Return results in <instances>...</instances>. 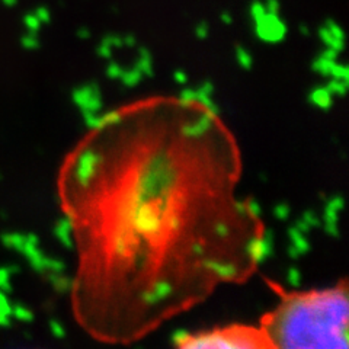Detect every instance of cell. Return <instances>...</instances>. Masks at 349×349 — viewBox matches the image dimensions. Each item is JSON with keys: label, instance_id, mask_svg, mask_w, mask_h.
I'll return each mask as SVG.
<instances>
[{"label": "cell", "instance_id": "obj_25", "mask_svg": "<svg viewBox=\"0 0 349 349\" xmlns=\"http://www.w3.org/2000/svg\"><path fill=\"white\" fill-rule=\"evenodd\" d=\"M143 79H144V76L141 74V71L136 66H133L130 69L123 70V73H121V76H120L118 80L127 89H134V87H137L143 82Z\"/></svg>", "mask_w": 349, "mask_h": 349}, {"label": "cell", "instance_id": "obj_18", "mask_svg": "<svg viewBox=\"0 0 349 349\" xmlns=\"http://www.w3.org/2000/svg\"><path fill=\"white\" fill-rule=\"evenodd\" d=\"M339 53L332 50V48H324L319 56L316 57L311 63V70L317 73L321 77H330V71L333 69L335 63L337 61Z\"/></svg>", "mask_w": 349, "mask_h": 349}, {"label": "cell", "instance_id": "obj_7", "mask_svg": "<svg viewBox=\"0 0 349 349\" xmlns=\"http://www.w3.org/2000/svg\"><path fill=\"white\" fill-rule=\"evenodd\" d=\"M246 255L252 264L262 265L272 258L275 251V233L272 228H266L262 236H253L245 246Z\"/></svg>", "mask_w": 349, "mask_h": 349}, {"label": "cell", "instance_id": "obj_52", "mask_svg": "<svg viewBox=\"0 0 349 349\" xmlns=\"http://www.w3.org/2000/svg\"><path fill=\"white\" fill-rule=\"evenodd\" d=\"M123 44H124V47H136L137 45V40H136V37L134 35H126L124 38H123Z\"/></svg>", "mask_w": 349, "mask_h": 349}, {"label": "cell", "instance_id": "obj_36", "mask_svg": "<svg viewBox=\"0 0 349 349\" xmlns=\"http://www.w3.org/2000/svg\"><path fill=\"white\" fill-rule=\"evenodd\" d=\"M272 214L278 221H287L291 217V207L287 202H279L274 207Z\"/></svg>", "mask_w": 349, "mask_h": 349}, {"label": "cell", "instance_id": "obj_24", "mask_svg": "<svg viewBox=\"0 0 349 349\" xmlns=\"http://www.w3.org/2000/svg\"><path fill=\"white\" fill-rule=\"evenodd\" d=\"M319 37H320L321 42L324 44L326 48H332V50H335L337 53H340V51L343 50V47H345V42H343L345 40L337 38L335 34L327 28L326 25H323V27L319 29Z\"/></svg>", "mask_w": 349, "mask_h": 349}, {"label": "cell", "instance_id": "obj_8", "mask_svg": "<svg viewBox=\"0 0 349 349\" xmlns=\"http://www.w3.org/2000/svg\"><path fill=\"white\" fill-rule=\"evenodd\" d=\"M253 22H255L256 37L264 42L277 44V42L282 41L287 35V27L278 16V14L265 12Z\"/></svg>", "mask_w": 349, "mask_h": 349}, {"label": "cell", "instance_id": "obj_37", "mask_svg": "<svg viewBox=\"0 0 349 349\" xmlns=\"http://www.w3.org/2000/svg\"><path fill=\"white\" fill-rule=\"evenodd\" d=\"M66 262L60 258H54V256H48L47 261V274H58V272H66Z\"/></svg>", "mask_w": 349, "mask_h": 349}, {"label": "cell", "instance_id": "obj_20", "mask_svg": "<svg viewBox=\"0 0 349 349\" xmlns=\"http://www.w3.org/2000/svg\"><path fill=\"white\" fill-rule=\"evenodd\" d=\"M47 282L51 285V288L60 295H66L70 294L74 290V279L66 275L64 272H58V274H45Z\"/></svg>", "mask_w": 349, "mask_h": 349}, {"label": "cell", "instance_id": "obj_30", "mask_svg": "<svg viewBox=\"0 0 349 349\" xmlns=\"http://www.w3.org/2000/svg\"><path fill=\"white\" fill-rule=\"evenodd\" d=\"M285 282L293 290L300 288L303 284V272L297 266H290L285 272Z\"/></svg>", "mask_w": 349, "mask_h": 349}, {"label": "cell", "instance_id": "obj_47", "mask_svg": "<svg viewBox=\"0 0 349 349\" xmlns=\"http://www.w3.org/2000/svg\"><path fill=\"white\" fill-rule=\"evenodd\" d=\"M265 12H266L265 5H262V3H259V2H255V3L252 5L251 16L253 21H256L258 18H261V16L265 14Z\"/></svg>", "mask_w": 349, "mask_h": 349}, {"label": "cell", "instance_id": "obj_42", "mask_svg": "<svg viewBox=\"0 0 349 349\" xmlns=\"http://www.w3.org/2000/svg\"><path fill=\"white\" fill-rule=\"evenodd\" d=\"M0 313L8 314V316L12 314V301L9 300V294L3 293V291H0Z\"/></svg>", "mask_w": 349, "mask_h": 349}, {"label": "cell", "instance_id": "obj_10", "mask_svg": "<svg viewBox=\"0 0 349 349\" xmlns=\"http://www.w3.org/2000/svg\"><path fill=\"white\" fill-rule=\"evenodd\" d=\"M324 208L321 214V227L326 236L332 239L340 238V228H339V218L345 208V199L340 194L332 195L324 199Z\"/></svg>", "mask_w": 349, "mask_h": 349}, {"label": "cell", "instance_id": "obj_50", "mask_svg": "<svg viewBox=\"0 0 349 349\" xmlns=\"http://www.w3.org/2000/svg\"><path fill=\"white\" fill-rule=\"evenodd\" d=\"M233 207H235L236 214L242 215V217H245V215H246V201L238 199V201H235V202H233Z\"/></svg>", "mask_w": 349, "mask_h": 349}, {"label": "cell", "instance_id": "obj_45", "mask_svg": "<svg viewBox=\"0 0 349 349\" xmlns=\"http://www.w3.org/2000/svg\"><path fill=\"white\" fill-rule=\"evenodd\" d=\"M172 77H173V80L179 84V86H186L188 82H189V76H188V73L182 69L175 70V71H173V74H172Z\"/></svg>", "mask_w": 349, "mask_h": 349}, {"label": "cell", "instance_id": "obj_46", "mask_svg": "<svg viewBox=\"0 0 349 349\" xmlns=\"http://www.w3.org/2000/svg\"><path fill=\"white\" fill-rule=\"evenodd\" d=\"M25 25H27V28L31 32H37L40 29V27H41V22H40V19L35 15H28L25 18Z\"/></svg>", "mask_w": 349, "mask_h": 349}, {"label": "cell", "instance_id": "obj_48", "mask_svg": "<svg viewBox=\"0 0 349 349\" xmlns=\"http://www.w3.org/2000/svg\"><path fill=\"white\" fill-rule=\"evenodd\" d=\"M209 35V27L205 22L198 24L195 28V37L198 40H205Z\"/></svg>", "mask_w": 349, "mask_h": 349}, {"label": "cell", "instance_id": "obj_51", "mask_svg": "<svg viewBox=\"0 0 349 349\" xmlns=\"http://www.w3.org/2000/svg\"><path fill=\"white\" fill-rule=\"evenodd\" d=\"M12 326V317L0 313V329H9Z\"/></svg>", "mask_w": 349, "mask_h": 349}, {"label": "cell", "instance_id": "obj_13", "mask_svg": "<svg viewBox=\"0 0 349 349\" xmlns=\"http://www.w3.org/2000/svg\"><path fill=\"white\" fill-rule=\"evenodd\" d=\"M84 127L90 131H102L112 126H118L123 121V113L117 109H109L96 113H82Z\"/></svg>", "mask_w": 349, "mask_h": 349}, {"label": "cell", "instance_id": "obj_19", "mask_svg": "<svg viewBox=\"0 0 349 349\" xmlns=\"http://www.w3.org/2000/svg\"><path fill=\"white\" fill-rule=\"evenodd\" d=\"M333 99L335 98L332 96V93L327 90V87H326L324 84H323V86H316V87H313L307 95L308 103H310L313 108H316V109L323 112H327L332 109V106H333Z\"/></svg>", "mask_w": 349, "mask_h": 349}, {"label": "cell", "instance_id": "obj_58", "mask_svg": "<svg viewBox=\"0 0 349 349\" xmlns=\"http://www.w3.org/2000/svg\"><path fill=\"white\" fill-rule=\"evenodd\" d=\"M24 337H25L27 340H32V335H31L29 332H24Z\"/></svg>", "mask_w": 349, "mask_h": 349}, {"label": "cell", "instance_id": "obj_44", "mask_svg": "<svg viewBox=\"0 0 349 349\" xmlns=\"http://www.w3.org/2000/svg\"><path fill=\"white\" fill-rule=\"evenodd\" d=\"M214 233H215V236L220 239H225L230 236V225L227 223H224V221H218V223H215V225H214Z\"/></svg>", "mask_w": 349, "mask_h": 349}, {"label": "cell", "instance_id": "obj_22", "mask_svg": "<svg viewBox=\"0 0 349 349\" xmlns=\"http://www.w3.org/2000/svg\"><path fill=\"white\" fill-rule=\"evenodd\" d=\"M27 235L21 231H5L0 235V242L6 249H11L15 252H21L24 243H25Z\"/></svg>", "mask_w": 349, "mask_h": 349}, {"label": "cell", "instance_id": "obj_2", "mask_svg": "<svg viewBox=\"0 0 349 349\" xmlns=\"http://www.w3.org/2000/svg\"><path fill=\"white\" fill-rule=\"evenodd\" d=\"M173 211H176L173 195L147 199L128 189L115 205L118 224L139 233L147 242H160L165 238V220Z\"/></svg>", "mask_w": 349, "mask_h": 349}, {"label": "cell", "instance_id": "obj_4", "mask_svg": "<svg viewBox=\"0 0 349 349\" xmlns=\"http://www.w3.org/2000/svg\"><path fill=\"white\" fill-rule=\"evenodd\" d=\"M259 346L253 336L239 330H215L191 335L185 349H246Z\"/></svg>", "mask_w": 349, "mask_h": 349}, {"label": "cell", "instance_id": "obj_31", "mask_svg": "<svg viewBox=\"0 0 349 349\" xmlns=\"http://www.w3.org/2000/svg\"><path fill=\"white\" fill-rule=\"evenodd\" d=\"M191 335H192V333H191L189 330H186V329H183V327H179V329H176V330H173V332L170 333V343H172L173 346H176V348H183L185 343L189 340Z\"/></svg>", "mask_w": 349, "mask_h": 349}, {"label": "cell", "instance_id": "obj_1", "mask_svg": "<svg viewBox=\"0 0 349 349\" xmlns=\"http://www.w3.org/2000/svg\"><path fill=\"white\" fill-rule=\"evenodd\" d=\"M348 294L329 288L290 297L269 326L281 348H348Z\"/></svg>", "mask_w": 349, "mask_h": 349}, {"label": "cell", "instance_id": "obj_14", "mask_svg": "<svg viewBox=\"0 0 349 349\" xmlns=\"http://www.w3.org/2000/svg\"><path fill=\"white\" fill-rule=\"evenodd\" d=\"M215 121H217V117L214 113L204 111L202 113H199L195 120L185 123L181 128V134L185 139H199L205 136L208 131H211Z\"/></svg>", "mask_w": 349, "mask_h": 349}, {"label": "cell", "instance_id": "obj_43", "mask_svg": "<svg viewBox=\"0 0 349 349\" xmlns=\"http://www.w3.org/2000/svg\"><path fill=\"white\" fill-rule=\"evenodd\" d=\"M21 42H22V47H24L25 50H37V48L40 47V41H38L35 32H31L28 35H25Z\"/></svg>", "mask_w": 349, "mask_h": 349}, {"label": "cell", "instance_id": "obj_56", "mask_svg": "<svg viewBox=\"0 0 349 349\" xmlns=\"http://www.w3.org/2000/svg\"><path fill=\"white\" fill-rule=\"evenodd\" d=\"M221 19L224 21V24H227V25H230V24L233 22V18H231V16H230L228 14L221 15Z\"/></svg>", "mask_w": 349, "mask_h": 349}, {"label": "cell", "instance_id": "obj_49", "mask_svg": "<svg viewBox=\"0 0 349 349\" xmlns=\"http://www.w3.org/2000/svg\"><path fill=\"white\" fill-rule=\"evenodd\" d=\"M294 227L297 228V230H300L301 233H304V235H308L310 231H311V228L308 227V224L300 217V218H297L295 220V223H294Z\"/></svg>", "mask_w": 349, "mask_h": 349}, {"label": "cell", "instance_id": "obj_39", "mask_svg": "<svg viewBox=\"0 0 349 349\" xmlns=\"http://www.w3.org/2000/svg\"><path fill=\"white\" fill-rule=\"evenodd\" d=\"M123 70H124V67H123L120 63H117V61H109L108 66L105 67V74H106V77H108L109 80H118L120 76H121V73H123Z\"/></svg>", "mask_w": 349, "mask_h": 349}, {"label": "cell", "instance_id": "obj_3", "mask_svg": "<svg viewBox=\"0 0 349 349\" xmlns=\"http://www.w3.org/2000/svg\"><path fill=\"white\" fill-rule=\"evenodd\" d=\"M181 181V168L168 150L150 153L136 170L128 191L147 199L173 195Z\"/></svg>", "mask_w": 349, "mask_h": 349}, {"label": "cell", "instance_id": "obj_54", "mask_svg": "<svg viewBox=\"0 0 349 349\" xmlns=\"http://www.w3.org/2000/svg\"><path fill=\"white\" fill-rule=\"evenodd\" d=\"M192 252H194L195 256H202L204 255V246L199 245V243H194L192 245Z\"/></svg>", "mask_w": 349, "mask_h": 349}, {"label": "cell", "instance_id": "obj_59", "mask_svg": "<svg viewBox=\"0 0 349 349\" xmlns=\"http://www.w3.org/2000/svg\"><path fill=\"white\" fill-rule=\"evenodd\" d=\"M301 32H304V35H308V29L306 27H301Z\"/></svg>", "mask_w": 349, "mask_h": 349}, {"label": "cell", "instance_id": "obj_60", "mask_svg": "<svg viewBox=\"0 0 349 349\" xmlns=\"http://www.w3.org/2000/svg\"><path fill=\"white\" fill-rule=\"evenodd\" d=\"M2 179H3V175H2V172H0V182H2Z\"/></svg>", "mask_w": 349, "mask_h": 349}, {"label": "cell", "instance_id": "obj_27", "mask_svg": "<svg viewBox=\"0 0 349 349\" xmlns=\"http://www.w3.org/2000/svg\"><path fill=\"white\" fill-rule=\"evenodd\" d=\"M12 319L15 320L21 321V323H32L35 320V313L28 307L25 306L24 303H14L12 304Z\"/></svg>", "mask_w": 349, "mask_h": 349}, {"label": "cell", "instance_id": "obj_17", "mask_svg": "<svg viewBox=\"0 0 349 349\" xmlns=\"http://www.w3.org/2000/svg\"><path fill=\"white\" fill-rule=\"evenodd\" d=\"M287 236H288V246H287V255L291 261H297L300 259L301 256L307 255L310 249H311V245H310V240H308L307 235L301 233L300 230H297L295 227H290L288 231H287Z\"/></svg>", "mask_w": 349, "mask_h": 349}, {"label": "cell", "instance_id": "obj_28", "mask_svg": "<svg viewBox=\"0 0 349 349\" xmlns=\"http://www.w3.org/2000/svg\"><path fill=\"white\" fill-rule=\"evenodd\" d=\"M327 87V90L332 93L333 98H343L348 92L349 82L346 80H339L335 77H329V82H326L324 84Z\"/></svg>", "mask_w": 349, "mask_h": 349}, {"label": "cell", "instance_id": "obj_33", "mask_svg": "<svg viewBox=\"0 0 349 349\" xmlns=\"http://www.w3.org/2000/svg\"><path fill=\"white\" fill-rule=\"evenodd\" d=\"M195 89L183 86V89H182L181 92H179V95H178V102H179L181 106L188 108V106H191V105L195 103Z\"/></svg>", "mask_w": 349, "mask_h": 349}, {"label": "cell", "instance_id": "obj_35", "mask_svg": "<svg viewBox=\"0 0 349 349\" xmlns=\"http://www.w3.org/2000/svg\"><path fill=\"white\" fill-rule=\"evenodd\" d=\"M182 228V217L181 214L178 211H173L172 214H169L168 218L165 220V230H169V231H179Z\"/></svg>", "mask_w": 349, "mask_h": 349}, {"label": "cell", "instance_id": "obj_41", "mask_svg": "<svg viewBox=\"0 0 349 349\" xmlns=\"http://www.w3.org/2000/svg\"><path fill=\"white\" fill-rule=\"evenodd\" d=\"M112 48L111 45L105 40L99 42V45L96 47V54H98L99 58H103V60H111L112 58Z\"/></svg>", "mask_w": 349, "mask_h": 349}, {"label": "cell", "instance_id": "obj_15", "mask_svg": "<svg viewBox=\"0 0 349 349\" xmlns=\"http://www.w3.org/2000/svg\"><path fill=\"white\" fill-rule=\"evenodd\" d=\"M53 235L56 240L67 251H73L76 246L74 242V218L70 214H64L58 217L54 227H53Z\"/></svg>", "mask_w": 349, "mask_h": 349}, {"label": "cell", "instance_id": "obj_53", "mask_svg": "<svg viewBox=\"0 0 349 349\" xmlns=\"http://www.w3.org/2000/svg\"><path fill=\"white\" fill-rule=\"evenodd\" d=\"M35 16L40 19V22H48V21H50V14H48V11H45V9H40Z\"/></svg>", "mask_w": 349, "mask_h": 349}, {"label": "cell", "instance_id": "obj_38", "mask_svg": "<svg viewBox=\"0 0 349 349\" xmlns=\"http://www.w3.org/2000/svg\"><path fill=\"white\" fill-rule=\"evenodd\" d=\"M301 218L308 224V227H310L311 230L321 227L320 215H319L317 212H314V209H306V211L301 214Z\"/></svg>", "mask_w": 349, "mask_h": 349}, {"label": "cell", "instance_id": "obj_11", "mask_svg": "<svg viewBox=\"0 0 349 349\" xmlns=\"http://www.w3.org/2000/svg\"><path fill=\"white\" fill-rule=\"evenodd\" d=\"M31 266V269L40 275L47 274V261L48 256L40 248V238L35 233H27L25 243L19 252Z\"/></svg>", "mask_w": 349, "mask_h": 349}, {"label": "cell", "instance_id": "obj_32", "mask_svg": "<svg viewBox=\"0 0 349 349\" xmlns=\"http://www.w3.org/2000/svg\"><path fill=\"white\" fill-rule=\"evenodd\" d=\"M48 330L51 336L57 339V340H63L67 337V330H66V326L58 320V319H50L48 320Z\"/></svg>", "mask_w": 349, "mask_h": 349}, {"label": "cell", "instance_id": "obj_34", "mask_svg": "<svg viewBox=\"0 0 349 349\" xmlns=\"http://www.w3.org/2000/svg\"><path fill=\"white\" fill-rule=\"evenodd\" d=\"M264 214V208L262 204L256 199V198H251L246 201V215L252 217L253 220H259Z\"/></svg>", "mask_w": 349, "mask_h": 349}, {"label": "cell", "instance_id": "obj_29", "mask_svg": "<svg viewBox=\"0 0 349 349\" xmlns=\"http://www.w3.org/2000/svg\"><path fill=\"white\" fill-rule=\"evenodd\" d=\"M235 56H236L238 64L243 70H251L253 67V57H252L251 51L248 48L238 45L236 51H235Z\"/></svg>", "mask_w": 349, "mask_h": 349}, {"label": "cell", "instance_id": "obj_16", "mask_svg": "<svg viewBox=\"0 0 349 349\" xmlns=\"http://www.w3.org/2000/svg\"><path fill=\"white\" fill-rule=\"evenodd\" d=\"M201 266L212 274L214 277H217L218 279L223 281H235L238 279L239 274V266L233 262H224V261H218V259H212V258H205L201 261Z\"/></svg>", "mask_w": 349, "mask_h": 349}, {"label": "cell", "instance_id": "obj_5", "mask_svg": "<svg viewBox=\"0 0 349 349\" xmlns=\"http://www.w3.org/2000/svg\"><path fill=\"white\" fill-rule=\"evenodd\" d=\"M102 160V154L93 147H84L77 153L73 166V179L82 189H87L95 181Z\"/></svg>", "mask_w": 349, "mask_h": 349}, {"label": "cell", "instance_id": "obj_12", "mask_svg": "<svg viewBox=\"0 0 349 349\" xmlns=\"http://www.w3.org/2000/svg\"><path fill=\"white\" fill-rule=\"evenodd\" d=\"M173 294V285L168 279H157L154 281L153 285L147 290H144L140 294V300L147 307H156L160 303L166 301Z\"/></svg>", "mask_w": 349, "mask_h": 349}, {"label": "cell", "instance_id": "obj_23", "mask_svg": "<svg viewBox=\"0 0 349 349\" xmlns=\"http://www.w3.org/2000/svg\"><path fill=\"white\" fill-rule=\"evenodd\" d=\"M21 272L19 265L0 266V291L6 294L14 293V285L11 278Z\"/></svg>", "mask_w": 349, "mask_h": 349}, {"label": "cell", "instance_id": "obj_55", "mask_svg": "<svg viewBox=\"0 0 349 349\" xmlns=\"http://www.w3.org/2000/svg\"><path fill=\"white\" fill-rule=\"evenodd\" d=\"M77 35H79V38H82V40H89V38H90V31L86 28L79 29Z\"/></svg>", "mask_w": 349, "mask_h": 349}, {"label": "cell", "instance_id": "obj_9", "mask_svg": "<svg viewBox=\"0 0 349 349\" xmlns=\"http://www.w3.org/2000/svg\"><path fill=\"white\" fill-rule=\"evenodd\" d=\"M141 240L139 233L118 224L111 236V252L118 258H128L141 251Z\"/></svg>", "mask_w": 349, "mask_h": 349}, {"label": "cell", "instance_id": "obj_26", "mask_svg": "<svg viewBox=\"0 0 349 349\" xmlns=\"http://www.w3.org/2000/svg\"><path fill=\"white\" fill-rule=\"evenodd\" d=\"M195 95H196L195 103L201 105V106L204 108V111H208L211 112V113H214L217 118L220 117L221 109H220V106L217 105V102L214 100V95L202 93V92H199V90H196V89H195Z\"/></svg>", "mask_w": 349, "mask_h": 349}, {"label": "cell", "instance_id": "obj_21", "mask_svg": "<svg viewBox=\"0 0 349 349\" xmlns=\"http://www.w3.org/2000/svg\"><path fill=\"white\" fill-rule=\"evenodd\" d=\"M134 66L141 71L144 77H153L154 76V63L152 51L146 47H139L137 50V60Z\"/></svg>", "mask_w": 349, "mask_h": 349}, {"label": "cell", "instance_id": "obj_40", "mask_svg": "<svg viewBox=\"0 0 349 349\" xmlns=\"http://www.w3.org/2000/svg\"><path fill=\"white\" fill-rule=\"evenodd\" d=\"M330 77H335V79H339V80H346V82H349L348 66H345V64L336 61L333 69L330 71Z\"/></svg>", "mask_w": 349, "mask_h": 349}, {"label": "cell", "instance_id": "obj_57", "mask_svg": "<svg viewBox=\"0 0 349 349\" xmlns=\"http://www.w3.org/2000/svg\"><path fill=\"white\" fill-rule=\"evenodd\" d=\"M0 217H2L3 220H8V212H6L5 209H0Z\"/></svg>", "mask_w": 349, "mask_h": 349}, {"label": "cell", "instance_id": "obj_6", "mask_svg": "<svg viewBox=\"0 0 349 349\" xmlns=\"http://www.w3.org/2000/svg\"><path fill=\"white\" fill-rule=\"evenodd\" d=\"M70 98L80 113H96L103 108L102 89L93 80L76 86L70 92Z\"/></svg>", "mask_w": 349, "mask_h": 349}]
</instances>
